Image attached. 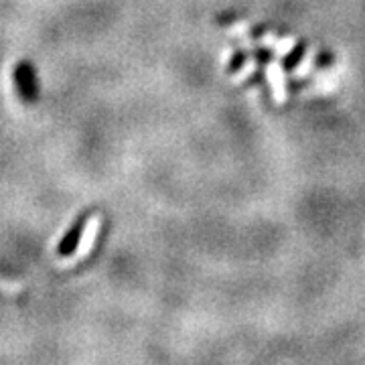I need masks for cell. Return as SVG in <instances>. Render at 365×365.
Here are the masks:
<instances>
[{
	"instance_id": "6",
	"label": "cell",
	"mask_w": 365,
	"mask_h": 365,
	"mask_svg": "<svg viewBox=\"0 0 365 365\" xmlns=\"http://www.w3.org/2000/svg\"><path fill=\"white\" fill-rule=\"evenodd\" d=\"M256 69H258V61H256L254 57H248V61L244 63V67H242V69H240V71L234 76V83H242V81H244V79H248Z\"/></svg>"
},
{
	"instance_id": "5",
	"label": "cell",
	"mask_w": 365,
	"mask_h": 365,
	"mask_svg": "<svg viewBox=\"0 0 365 365\" xmlns=\"http://www.w3.org/2000/svg\"><path fill=\"white\" fill-rule=\"evenodd\" d=\"M313 55H314L313 49H309V51H307L304 59H302L299 66L294 67V71H292V76H294V78H304L307 73H311V69H313V61H314Z\"/></svg>"
},
{
	"instance_id": "3",
	"label": "cell",
	"mask_w": 365,
	"mask_h": 365,
	"mask_svg": "<svg viewBox=\"0 0 365 365\" xmlns=\"http://www.w3.org/2000/svg\"><path fill=\"white\" fill-rule=\"evenodd\" d=\"M88 215H83V217H79L78 223H73L71 227H69V232L63 235V240L59 242V246H57V254L59 256H71L76 250H78L79 242H81V235L86 232V227H88Z\"/></svg>"
},
{
	"instance_id": "1",
	"label": "cell",
	"mask_w": 365,
	"mask_h": 365,
	"mask_svg": "<svg viewBox=\"0 0 365 365\" xmlns=\"http://www.w3.org/2000/svg\"><path fill=\"white\" fill-rule=\"evenodd\" d=\"M14 83L16 90L21 93V98L26 102H35L39 90H37V79H35V69L29 61H21L14 69Z\"/></svg>"
},
{
	"instance_id": "2",
	"label": "cell",
	"mask_w": 365,
	"mask_h": 365,
	"mask_svg": "<svg viewBox=\"0 0 365 365\" xmlns=\"http://www.w3.org/2000/svg\"><path fill=\"white\" fill-rule=\"evenodd\" d=\"M266 79L272 88V98L276 104H284L287 102V76L284 69L280 66V61H270L266 66Z\"/></svg>"
},
{
	"instance_id": "4",
	"label": "cell",
	"mask_w": 365,
	"mask_h": 365,
	"mask_svg": "<svg viewBox=\"0 0 365 365\" xmlns=\"http://www.w3.org/2000/svg\"><path fill=\"white\" fill-rule=\"evenodd\" d=\"M258 45L270 49L276 59H282L297 47V39L294 37H276L272 33H266L262 39H258Z\"/></svg>"
},
{
	"instance_id": "7",
	"label": "cell",
	"mask_w": 365,
	"mask_h": 365,
	"mask_svg": "<svg viewBox=\"0 0 365 365\" xmlns=\"http://www.w3.org/2000/svg\"><path fill=\"white\" fill-rule=\"evenodd\" d=\"M248 31H250V23L242 21V23H234V25L230 26L225 33H227L230 37H240V35H246Z\"/></svg>"
}]
</instances>
